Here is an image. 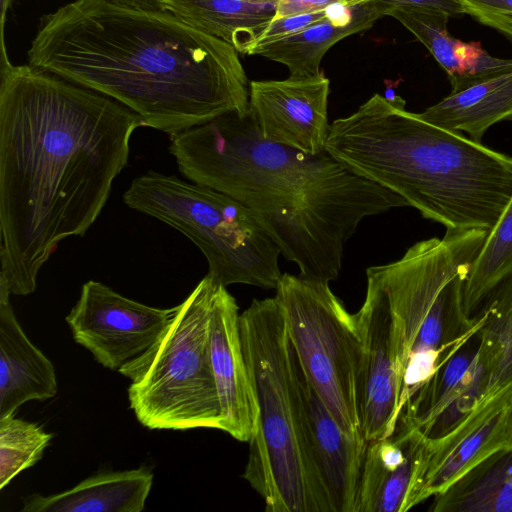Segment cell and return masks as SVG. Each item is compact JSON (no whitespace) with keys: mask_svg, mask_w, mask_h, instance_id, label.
<instances>
[{"mask_svg":"<svg viewBox=\"0 0 512 512\" xmlns=\"http://www.w3.org/2000/svg\"><path fill=\"white\" fill-rule=\"evenodd\" d=\"M464 14L512 40V0H459Z\"/></svg>","mask_w":512,"mask_h":512,"instance_id":"cell-27","label":"cell"},{"mask_svg":"<svg viewBox=\"0 0 512 512\" xmlns=\"http://www.w3.org/2000/svg\"><path fill=\"white\" fill-rule=\"evenodd\" d=\"M512 449V386L477 400L447 429L433 436L417 429L407 511L438 496L494 454Z\"/></svg>","mask_w":512,"mask_h":512,"instance_id":"cell-10","label":"cell"},{"mask_svg":"<svg viewBox=\"0 0 512 512\" xmlns=\"http://www.w3.org/2000/svg\"><path fill=\"white\" fill-rule=\"evenodd\" d=\"M0 75V288L26 296L58 244L97 220L143 124L117 101L29 63Z\"/></svg>","mask_w":512,"mask_h":512,"instance_id":"cell-1","label":"cell"},{"mask_svg":"<svg viewBox=\"0 0 512 512\" xmlns=\"http://www.w3.org/2000/svg\"><path fill=\"white\" fill-rule=\"evenodd\" d=\"M331 6L318 11H312L302 14L290 15L271 20L263 32L257 38L252 50L265 44L277 41L283 37L299 32L316 22H319L329 16Z\"/></svg>","mask_w":512,"mask_h":512,"instance_id":"cell-28","label":"cell"},{"mask_svg":"<svg viewBox=\"0 0 512 512\" xmlns=\"http://www.w3.org/2000/svg\"><path fill=\"white\" fill-rule=\"evenodd\" d=\"M12 0H1V53H0V67H4L8 65L10 62L9 57L6 52L5 41H4V25L6 19V13L10 7Z\"/></svg>","mask_w":512,"mask_h":512,"instance_id":"cell-32","label":"cell"},{"mask_svg":"<svg viewBox=\"0 0 512 512\" xmlns=\"http://www.w3.org/2000/svg\"><path fill=\"white\" fill-rule=\"evenodd\" d=\"M488 231L446 230L443 238L419 241L397 261L366 270L367 280L382 291L392 318L398 374L400 414L411 398L470 338L473 324L449 340L448 324L462 318V295L471 266Z\"/></svg>","mask_w":512,"mask_h":512,"instance_id":"cell-6","label":"cell"},{"mask_svg":"<svg viewBox=\"0 0 512 512\" xmlns=\"http://www.w3.org/2000/svg\"><path fill=\"white\" fill-rule=\"evenodd\" d=\"M238 51L163 10L75 0L43 16L28 63L91 89L169 135L249 112Z\"/></svg>","mask_w":512,"mask_h":512,"instance_id":"cell-2","label":"cell"},{"mask_svg":"<svg viewBox=\"0 0 512 512\" xmlns=\"http://www.w3.org/2000/svg\"><path fill=\"white\" fill-rule=\"evenodd\" d=\"M418 116L438 127L465 132L481 143L492 125L512 119V67L451 92Z\"/></svg>","mask_w":512,"mask_h":512,"instance_id":"cell-20","label":"cell"},{"mask_svg":"<svg viewBox=\"0 0 512 512\" xmlns=\"http://www.w3.org/2000/svg\"><path fill=\"white\" fill-rule=\"evenodd\" d=\"M454 53L459 66L457 76L470 77L475 74L485 50L480 42L464 43L457 39Z\"/></svg>","mask_w":512,"mask_h":512,"instance_id":"cell-30","label":"cell"},{"mask_svg":"<svg viewBox=\"0 0 512 512\" xmlns=\"http://www.w3.org/2000/svg\"><path fill=\"white\" fill-rule=\"evenodd\" d=\"M0 289V418L14 415L31 400L44 401L58 391L52 362L26 336Z\"/></svg>","mask_w":512,"mask_h":512,"instance_id":"cell-16","label":"cell"},{"mask_svg":"<svg viewBox=\"0 0 512 512\" xmlns=\"http://www.w3.org/2000/svg\"><path fill=\"white\" fill-rule=\"evenodd\" d=\"M384 5V15L389 8L398 5H412L430 7L442 10L450 16L464 14L463 8L459 0H380Z\"/></svg>","mask_w":512,"mask_h":512,"instance_id":"cell-31","label":"cell"},{"mask_svg":"<svg viewBox=\"0 0 512 512\" xmlns=\"http://www.w3.org/2000/svg\"><path fill=\"white\" fill-rule=\"evenodd\" d=\"M512 274V198L488 233L465 280L462 295L464 329L496 288Z\"/></svg>","mask_w":512,"mask_h":512,"instance_id":"cell-24","label":"cell"},{"mask_svg":"<svg viewBox=\"0 0 512 512\" xmlns=\"http://www.w3.org/2000/svg\"><path fill=\"white\" fill-rule=\"evenodd\" d=\"M433 504V512H512V449L483 461Z\"/></svg>","mask_w":512,"mask_h":512,"instance_id":"cell-23","label":"cell"},{"mask_svg":"<svg viewBox=\"0 0 512 512\" xmlns=\"http://www.w3.org/2000/svg\"><path fill=\"white\" fill-rule=\"evenodd\" d=\"M117 3L129 5L132 7L150 9V10H161L164 0H112Z\"/></svg>","mask_w":512,"mask_h":512,"instance_id":"cell-33","label":"cell"},{"mask_svg":"<svg viewBox=\"0 0 512 512\" xmlns=\"http://www.w3.org/2000/svg\"><path fill=\"white\" fill-rule=\"evenodd\" d=\"M386 16L398 20L424 44L448 76L458 74L454 53L457 39L447 30L448 13L430 7L398 5L389 8Z\"/></svg>","mask_w":512,"mask_h":512,"instance_id":"cell-26","label":"cell"},{"mask_svg":"<svg viewBox=\"0 0 512 512\" xmlns=\"http://www.w3.org/2000/svg\"><path fill=\"white\" fill-rule=\"evenodd\" d=\"M480 320L474 355V403L512 386V274L475 315Z\"/></svg>","mask_w":512,"mask_h":512,"instance_id":"cell-21","label":"cell"},{"mask_svg":"<svg viewBox=\"0 0 512 512\" xmlns=\"http://www.w3.org/2000/svg\"><path fill=\"white\" fill-rule=\"evenodd\" d=\"M151 467L95 474L48 496L25 498L22 512H141L153 485Z\"/></svg>","mask_w":512,"mask_h":512,"instance_id":"cell-19","label":"cell"},{"mask_svg":"<svg viewBox=\"0 0 512 512\" xmlns=\"http://www.w3.org/2000/svg\"><path fill=\"white\" fill-rule=\"evenodd\" d=\"M218 283L207 273L154 343L118 369L131 382L130 408L148 429L222 428L209 348Z\"/></svg>","mask_w":512,"mask_h":512,"instance_id":"cell-7","label":"cell"},{"mask_svg":"<svg viewBox=\"0 0 512 512\" xmlns=\"http://www.w3.org/2000/svg\"><path fill=\"white\" fill-rule=\"evenodd\" d=\"M384 15L380 0L348 7L333 5L328 17L313 25L252 50L287 67L290 77H310L320 72L327 51L343 38L371 28Z\"/></svg>","mask_w":512,"mask_h":512,"instance_id":"cell-18","label":"cell"},{"mask_svg":"<svg viewBox=\"0 0 512 512\" xmlns=\"http://www.w3.org/2000/svg\"><path fill=\"white\" fill-rule=\"evenodd\" d=\"M311 451L332 512H355L368 441L346 433L304 376Z\"/></svg>","mask_w":512,"mask_h":512,"instance_id":"cell-15","label":"cell"},{"mask_svg":"<svg viewBox=\"0 0 512 512\" xmlns=\"http://www.w3.org/2000/svg\"><path fill=\"white\" fill-rule=\"evenodd\" d=\"M161 10L249 54L274 18L276 0H164Z\"/></svg>","mask_w":512,"mask_h":512,"instance_id":"cell-22","label":"cell"},{"mask_svg":"<svg viewBox=\"0 0 512 512\" xmlns=\"http://www.w3.org/2000/svg\"><path fill=\"white\" fill-rule=\"evenodd\" d=\"M417 430L398 419L394 431L368 441L355 512H407Z\"/></svg>","mask_w":512,"mask_h":512,"instance_id":"cell-17","label":"cell"},{"mask_svg":"<svg viewBox=\"0 0 512 512\" xmlns=\"http://www.w3.org/2000/svg\"><path fill=\"white\" fill-rule=\"evenodd\" d=\"M275 290L309 385L346 433L363 436V344L355 314L345 309L329 283L284 273Z\"/></svg>","mask_w":512,"mask_h":512,"instance_id":"cell-9","label":"cell"},{"mask_svg":"<svg viewBox=\"0 0 512 512\" xmlns=\"http://www.w3.org/2000/svg\"><path fill=\"white\" fill-rule=\"evenodd\" d=\"M239 323L257 410L243 477L267 512H332L311 451L304 374L284 312L275 297L254 299Z\"/></svg>","mask_w":512,"mask_h":512,"instance_id":"cell-5","label":"cell"},{"mask_svg":"<svg viewBox=\"0 0 512 512\" xmlns=\"http://www.w3.org/2000/svg\"><path fill=\"white\" fill-rule=\"evenodd\" d=\"M325 150L446 230L490 232L512 198V157L424 121L393 92L330 124Z\"/></svg>","mask_w":512,"mask_h":512,"instance_id":"cell-4","label":"cell"},{"mask_svg":"<svg viewBox=\"0 0 512 512\" xmlns=\"http://www.w3.org/2000/svg\"><path fill=\"white\" fill-rule=\"evenodd\" d=\"M355 317L363 344L361 432L370 441L394 431L401 392L390 310L371 280H367L366 297Z\"/></svg>","mask_w":512,"mask_h":512,"instance_id":"cell-13","label":"cell"},{"mask_svg":"<svg viewBox=\"0 0 512 512\" xmlns=\"http://www.w3.org/2000/svg\"><path fill=\"white\" fill-rule=\"evenodd\" d=\"M169 138L180 173L246 206L304 279L336 280L344 244L359 223L408 206L326 150L313 155L264 139L250 110Z\"/></svg>","mask_w":512,"mask_h":512,"instance_id":"cell-3","label":"cell"},{"mask_svg":"<svg viewBox=\"0 0 512 512\" xmlns=\"http://www.w3.org/2000/svg\"><path fill=\"white\" fill-rule=\"evenodd\" d=\"M176 311L147 306L89 280L66 316L73 339L103 367L117 370L148 349Z\"/></svg>","mask_w":512,"mask_h":512,"instance_id":"cell-11","label":"cell"},{"mask_svg":"<svg viewBox=\"0 0 512 512\" xmlns=\"http://www.w3.org/2000/svg\"><path fill=\"white\" fill-rule=\"evenodd\" d=\"M123 201L189 238L206 257L208 274L223 286L277 288L280 249L250 210L232 197L149 171L131 182Z\"/></svg>","mask_w":512,"mask_h":512,"instance_id":"cell-8","label":"cell"},{"mask_svg":"<svg viewBox=\"0 0 512 512\" xmlns=\"http://www.w3.org/2000/svg\"><path fill=\"white\" fill-rule=\"evenodd\" d=\"M239 319L235 298L218 283L211 307L209 348L220 405L221 430L238 441L249 442L257 410L243 353Z\"/></svg>","mask_w":512,"mask_h":512,"instance_id":"cell-14","label":"cell"},{"mask_svg":"<svg viewBox=\"0 0 512 512\" xmlns=\"http://www.w3.org/2000/svg\"><path fill=\"white\" fill-rule=\"evenodd\" d=\"M329 94L323 71L310 77L254 80L249 83V110L264 139L315 155L325 151Z\"/></svg>","mask_w":512,"mask_h":512,"instance_id":"cell-12","label":"cell"},{"mask_svg":"<svg viewBox=\"0 0 512 512\" xmlns=\"http://www.w3.org/2000/svg\"><path fill=\"white\" fill-rule=\"evenodd\" d=\"M373 1L375 0H276V13L273 19L324 10L337 4L357 7Z\"/></svg>","mask_w":512,"mask_h":512,"instance_id":"cell-29","label":"cell"},{"mask_svg":"<svg viewBox=\"0 0 512 512\" xmlns=\"http://www.w3.org/2000/svg\"><path fill=\"white\" fill-rule=\"evenodd\" d=\"M53 436L14 415L0 418V490L42 458Z\"/></svg>","mask_w":512,"mask_h":512,"instance_id":"cell-25","label":"cell"}]
</instances>
